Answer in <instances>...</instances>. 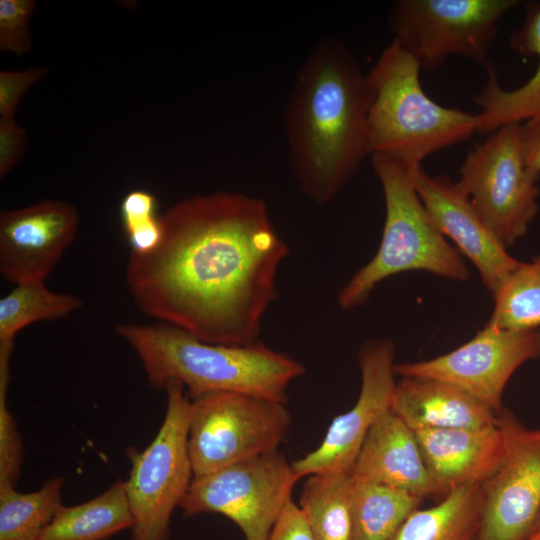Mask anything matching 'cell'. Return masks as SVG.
Wrapping results in <instances>:
<instances>
[{"instance_id": "6da1fadb", "label": "cell", "mask_w": 540, "mask_h": 540, "mask_svg": "<svg viewBox=\"0 0 540 540\" xmlns=\"http://www.w3.org/2000/svg\"><path fill=\"white\" fill-rule=\"evenodd\" d=\"M161 238L130 252L125 281L147 316L214 344L257 341L288 247L266 203L232 191L189 196L160 216Z\"/></svg>"}, {"instance_id": "7a4b0ae2", "label": "cell", "mask_w": 540, "mask_h": 540, "mask_svg": "<svg viewBox=\"0 0 540 540\" xmlns=\"http://www.w3.org/2000/svg\"><path fill=\"white\" fill-rule=\"evenodd\" d=\"M370 100L367 73L338 39L319 41L298 69L284 115L288 160L316 205L331 202L370 155Z\"/></svg>"}, {"instance_id": "3957f363", "label": "cell", "mask_w": 540, "mask_h": 540, "mask_svg": "<svg viewBox=\"0 0 540 540\" xmlns=\"http://www.w3.org/2000/svg\"><path fill=\"white\" fill-rule=\"evenodd\" d=\"M116 333L136 352L153 388L170 381L192 398L211 392H238L285 403L292 381L305 366L263 343L223 345L202 341L166 323H121Z\"/></svg>"}, {"instance_id": "277c9868", "label": "cell", "mask_w": 540, "mask_h": 540, "mask_svg": "<svg viewBox=\"0 0 540 540\" xmlns=\"http://www.w3.org/2000/svg\"><path fill=\"white\" fill-rule=\"evenodd\" d=\"M420 70L418 61L392 40L367 73L370 156L381 154L417 167L432 153L477 132L476 114L441 106L426 95Z\"/></svg>"}, {"instance_id": "5b68a950", "label": "cell", "mask_w": 540, "mask_h": 540, "mask_svg": "<svg viewBox=\"0 0 540 540\" xmlns=\"http://www.w3.org/2000/svg\"><path fill=\"white\" fill-rule=\"evenodd\" d=\"M371 161L385 201L382 238L373 258L339 290L340 309L362 306L382 281L403 272L467 280L468 267L438 230L416 190V167L381 154L371 155Z\"/></svg>"}, {"instance_id": "8992f818", "label": "cell", "mask_w": 540, "mask_h": 540, "mask_svg": "<svg viewBox=\"0 0 540 540\" xmlns=\"http://www.w3.org/2000/svg\"><path fill=\"white\" fill-rule=\"evenodd\" d=\"M167 408L152 442L143 450L126 449L131 470L125 491L133 525L131 540H167L172 513L193 480L188 450L191 400L184 386H164Z\"/></svg>"}, {"instance_id": "52a82bcc", "label": "cell", "mask_w": 540, "mask_h": 540, "mask_svg": "<svg viewBox=\"0 0 540 540\" xmlns=\"http://www.w3.org/2000/svg\"><path fill=\"white\" fill-rule=\"evenodd\" d=\"M191 400L188 450L193 478L277 450L291 425L285 403L238 392Z\"/></svg>"}, {"instance_id": "ba28073f", "label": "cell", "mask_w": 540, "mask_h": 540, "mask_svg": "<svg viewBox=\"0 0 540 540\" xmlns=\"http://www.w3.org/2000/svg\"><path fill=\"white\" fill-rule=\"evenodd\" d=\"M520 124L501 126L469 151L456 182L506 248L527 233L538 213L540 174L525 165Z\"/></svg>"}, {"instance_id": "9c48e42d", "label": "cell", "mask_w": 540, "mask_h": 540, "mask_svg": "<svg viewBox=\"0 0 540 540\" xmlns=\"http://www.w3.org/2000/svg\"><path fill=\"white\" fill-rule=\"evenodd\" d=\"M518 0H399L389 15L396 41L431 70L452 55L484 66L497 34L499 19Z\"/></svg>"}, {"instance_id": "30bf717a", "label": "cell", "mask_w": 540, "mask_h": 540, "mask_svg": "<svg viewBox=\"0 0 540 540\" xmlns=\"http://www.w3.org/2000/svg\"><path fill=\"white\" fill-rule=\"evenodd\" d=\"M300 478L278 450L193 478L179 504L185 516L218 513L246 540H267Z\"/></svg>"}, {"instance_id": "8fae6325", "label": "cell", "mask_w": 540, "mask_h": 540, "mask_svg": "<svg viewBox=\"0 0 540 540\" xmlns=\"http://www.w3.org/2000/svg\"><path fill=\"white\" fill-rule=\"evenodd\" d=\"M504 452L481 485L477 540H528L540 514V429L525 427L508 409L497 414Z\"/></svg>"}, {"instance_id": "7c38bea8", "label": "cell", "mask_w": 540, "mask_h": 540, "mask_svg": "<svg viewBox=\"0 0 540 540\" xmlns=\"http://www.w3.org/2000/svg\"><path fill=\"white\" fill-rule=\"evenodd\" d=\"M540 357V329L506 330L485 325L468 342L444 355L394 365L402 377H424L454 385L496 414L515 371Z\"/></svg>"}, {"instance_id": "4fadbf2b", "label": "cell", "mask_w": 540, "mask_h": 540, "mask_svg": "<svg viewBox=\"0 0 540 540\" xmlns=\"http://www.w3.org/2000/svg\"><path fill=\"white\" fill-rule=\"evenodd\" d=\"M392 341H365L358 351L361 389L354 406L335 417L321 444L292 463L299 478L324 472L352 471L372 425L391 409L395 389Z\"/></svg>"}, {"instance_id": "5bb4252c", "label": "cell", "mask_w": 540, "mask_h": 540, "mask_svg": "<svg viewBox=\"0 0 540 540\" xmlns=\"http://www.w3.org/2000/svg\"><path fill=\"white\" fill-rule=\"evenodd\" d=\"M77 208L61 200L41 202L0 214V274L15 285L44 280L75 240Z\"/></svg>"}, {"instance_id": "9a60e30c", "label": "cell", "mask_w": 540, "mask_h": 540, "mask_svg": "<svg viewBox=\"0 0 540 540\" xmlns=\"http://www.w3.org/2000/svg\"><path fill=\"white\" fill-rule=\"evenodd\" d=\"M413 178L438 230L472 262L494 297L520 261L508 253L468 196L447 176L429 175L420 165L414 169Z\"/></svg>"}, {"instance_id": "2e32d148", "label": "cell", "mask_w": 540, "mask_h": 540, "mask_svg": "<svg viewBox=\"0 0 540 540\" xmlns=\"http://www.w3.org/2000/svg\"><path fill=\"white\" fill-rule=\"evenodd\" d=\"M428 473L441 494L464 485H482L498 468L504 440L496 425L484 428L426 429L415 432Z\"/></svg>"}, {"instance_id": "e0dca14e", "label": "cell", "mask_w": 540, "mask_h": 540, "mask_svg": "<svg viewBox=\"0 0 540 540\" xmlns=\"http://www.w3.org/2000/svg\"><path fill=\"white\" fill-rule=\"evenodd\" d=\"M352 476L357 481L386 485L422 499L441 494L425 466L415 432L391 409L367 433Z\"/></svg>"}, {"instance_id": "ac0fdd59", "label": "cell", "mask_w": 540, "mask_h": 540, "mask_svg": "<svg viewBox=\"0 0 540 540\" xmlns=\"http://www.w3.org/2000/svg\"><path fill=\"white\" fill-rule=\"evenodd\" d=\"M391 410L414 432L497 424V414L472 395L424 377H402L396 382Z\"/></svg>"}, {"instance_id": "d6986e66", "label": "cell", "mask_w": 540, "mask_h": 540, "mask_svg": "<svg viewBox=\"0 0 540 540\" xmlns=\"http://www.w3.org/2000/svg\"><path fill=\"white\" fill-rule=\"evenodd\" d=\"M509 45L521 56H537L536 71L517 89L505 90L493 65L485 66L488 80L474 96V102L481 108L476 114L478 133L490 134L507 123L540 120V2L526 4L524 21L510 36Z\"/></svg>"}, {"instance_id": "ffe728a7", "label": "cell", "mask_w": 540, "mask_h": 540, "mask_svg": "<svg viewBox=\"0 0 540 540\" xmlns=\"http://www.w3.org/2000/svg\"><path fill=\"white\" fill-rule=\"evenodd\" d=\"M132 525L125 483L118 480L87 502L63 505L36 540H108Z\"/></svg>"}, {"instance_id": "44dd1931", "label": "cell", "mask_w": 540, "mask_h": 540, "mask_svg": "<svg viewBox=\"0 0 540 540\" xmlns=\"http://www.w3.org/2000/svg\"><path fill=\"white\" fill-rule=\"evenodd\" d=\"M482 508L481 485L456 487L435 506L412 512L392 540H477Z\"/></svg>"}, {"instance_id": "7402d4cb", "label": "cell", "mask_w": 540, "mask_h": 540, "mask_svg": "<svg viewBox=\"0 0 540 540\" xmlns=\"http://www.w3.org/2000/svg\"><path fill=\"white\" fill-rule=\"evenodd\" d=\"M352 471L324 472L305 481L299 508L315 540H352Z\"/></svg>"}, {"instance_id": "603a6c76", "label": "cell", "mask_w": 540, "mask_h": 540, "mask_svg": "<svg viewBox=\"0 0 540 540\" xmlns=\"http://www.w3.org/2000/svg\"><path fill=\"white\" fill-rule=\"evenodd\" d=\"M353 481L352 540H392L422 500L386 485Z\"/></svg>"}, {"instance_id": "cb8c5ba5", "label": "cell", "mask_w": 540, "mask_h": 540, "mask_svg": "<svg viewBox=\"0 0 540 540\" xmlns=\"http://www.w3.org/2000/svg\"><path fill=\"white\" fill-rule=\"evenodd\" d=\"M64 477H54L37 491L0 487V540H36L63 506Z\"/></svg>"}, {"instance_id": "d4e9b609", "label": "cell", "mask_w": 540, "mask_h": 540, "mask_svg": "<svg viewBox=\"0 0 540 540\" xmlns=\"http://www.w3.org/2000/svg\"><path fill=\"white\" fill-rule=\"evenodd\" d=\"M82 304L77 296L49 290L44 280L17 284L0 299V341H14L24 327L67 317Z\"/></svg>"}, {"instance_id": "484cf974", "label": "cell", "mask_w": 540, "mask_h": 540, "mask_svg": "<svg viewBox=\"0 0 540 540\" xmlns=\"http://www.w3.org/2000/svg\"><path fill=\"white\" fill-rule=\"evenodd\" d=\"M493 300L485 325L506 330L540 329V255L520 261Z\"/></svg>"}, {"instance_id": "4316f807", "label": "cell", "mask_w": 540, "mask_h": 540, "mask_svg": "<svg viewBox=\"0 0 540 540\" xmlns=\"http://www.w3.org/2000/svg\"><path fill=\"white\" fill-rule=\"evenodd\" d=\"M14 341L0 342V487L15 486L23 463V445L7 405L10 360Z\"/></svg>"}, {"instance_id": "83f0119b", "label": "cell", "mask_w": 540, "mask_h": 540, "mask_svg": "<svg viewBox=\"0 0 540 540\" xmlns=\"http://www.w3.org/2000/svg\"><path fill=\"white\" fill-rule=\"evenodd\" d=\"M156 208L155 196L145 190H132L122 199L120 214L132 252L147 253L159 243L162 229Z\"/></svg>"}, {"instance_id": "f1b7e54d", "label": "cell", "mask_w": 540, "mask_h": 540, "mask_svg": "<svg viewBox=\"0 0 540 540\" xmlns=\"http://www.w3.org/2000/svg\"><path fill=\"white\" fill-rule=\"evenodd\" d=\"M34 0H0V49L24 56L32 51L29 23Z\"/></svg>"}, {"instance_id": "f546056e", "label": "cell", "mask_w": 540, "mask_h": 540, "mask_svg": "<svg viewBox=\"0 0 540 540\" xmlns=\"http://www.w3.org/2000/svg\"><path fill=\"white\" fill-rule=\"evenodd\" d=\"M46 67L20 71H0V118H14L15 111L28 90L47 74Z\"/></svg>"}, {"instance_id": "4dcf8cb0", "label": "cell", "mask_w": 540, "mask_h": 540, "mask_svg": "<svg viewBox=\"0 0 540 540\" xmlns=\"http://www.w3.org/2000/svg\"><path fill=\"white\" fill-rule=\"evenodd\" d=\"M27 131L14 118H0V179L5 178L26 152Z\"/></svg>"}, {"instance_id": "1f68e13d", "label": "cell", "mask_w": 540, "mask_h": 540, "mask_svg": "<svg viewBox=\"0 0 540 540\" xmlns=\"http://www.w3.org/2000/svg\"><path fill=\"white\" fill-rule=\"evenodd\" d=\"M267 540H315L299 506L289 500Z\"/></svg>"}, {"instance_id": "d6a6232c", "label": "cell", "mask_w": 540, "mask_h": 540, "mask_svg": "<svg viewBox=\"0 0 540 540\" xmlns=\"http://www.w3.org/2000/svg\"><path fill=\"white\" fill-rule=\"evenodd\" d=\"M520 140L525 165L540 174V120L521 123Z\"/></svg>"}, {"instance_id": "836d02e7", "label": "cell", "mask_w": 540, "mask_h": 540, "mask_svg": "<svg viewBox=\"0 0 540 540\" xmlns=\"http://www.w3.org/2000/svg\"><path fill=\"white\" fill-rule=\"evenodd\" d=\"M528 540H540V514Z\"/></svg>"}]
</instances>
